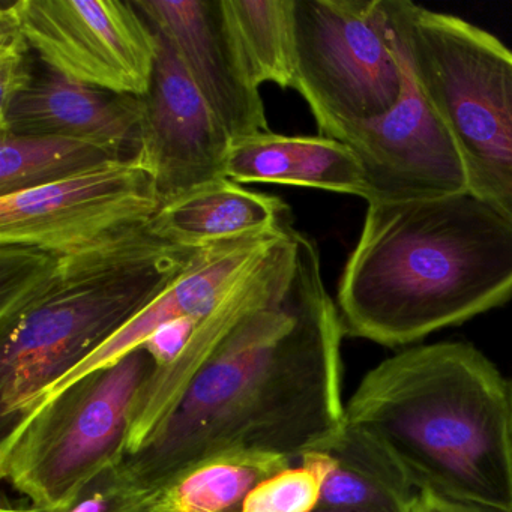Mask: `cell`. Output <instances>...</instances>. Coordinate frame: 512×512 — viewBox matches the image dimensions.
Segmentation results:
<instances>
[{"label": "cell", "mask_w": 512, "mask_h": 512, "mask_svg": "<svg viewBox=\"0 0 512 512\" xmlns=\"http://www.w3.org/2000/svg\"><path fill=\"white\" fill-rule=\"evenodd\" d=\"M134 157L124 149L68 137L0 133V197L50 187Z\"/></svg>", "instance_id": "obj_20"}, {"label": "cell", "mask_w": 512, "mask_h": 512, "mask_svg": "<svg viewBox=\"0 0 512 512\" xmlns=\"http://www.w3.org/2000/svg\"><path fill=\"white\" fill-rule=\"evenodd\" d=\"M160 208L154 179L137 155L50 187L0 197V245L80 250L142 229Z\"/></svg>", "instance_id": "obj_8"}, {"label": "cell", "mask_w": 512, "mask_h": 512, "mask_svg": "<svg viewBox=\"0 0 512 512\" xmlns=\"http://www.w3.org/2000/svg\"><path fill=\"white\" fill-rule=\"evenodd\" d=\"M296 77L320 136L344 143L397 106L407 67L385 0H296Z\"/></svg>", "instance_id": "obj_7"}, {"label": "cell", "mask_w": 512, "mask_h": 512, "mask_svg": "<svg viewBox=\"0 0 512 512\" xmlns=\"http://www.w3.org/2000/svg\"><path fill=\"white\" fill-rule=\"evenodd\" d=\"M413 487L512 512L511 391L470 344L413 347L370 371L346 404Z\"/></svg>", "instance_id": "obj_4"}, {"label": "cell", "mask_w": 512, "mask_h": 512, "mask_svg": "<svg viewBox=\"0 0 512 512\" xmlns=\"http://www.w3.org/2000/svg\"><path fill=\"white\" fill-rule=\"evenodd\" d=\"M154 496L119 463L95 476L64 505L41 512H151Z\"/></svg>", "instance_id": "obj_23"}, {"label": "cell", "mask_w": 512, "mask_h": 512, "mask_svg": "<svg viewBox=\"0 0 512 512\" xmlns=\"http://www.w3.org/2000/svg\"><path fill=\"white\" fill-rule=\"evenodd\" d=\"M290 227L292 226L268 235L220 242L194 251L187 268L164 292L100 349L95 350L82 364L56 382L37 404L50 400L83 377L110 367L128 353L145 346L146 341L161 326L184 317H194L197 320L205 317L271 251Z\"/></svg>", "instance_id": "obj_14"}, {"label": "cell", "mask_w": 512, "mask_h": 512, "mask_svg": "<svg viewBox=\"0 0 512 512\" xmlns=\"http://www.w3.org/2000/svg\"><path fill=\"white\" fill-rule=\"evenodd\" d=\"M343 145L361 163L367 203L410 202L467 193L454 139L409 68L397 106L358 128Z\"/></svg>", "instance_id": "obj_11"}, {"label": "cell", "mask_w": 512, "mask_h": 512, "mask_svg": "<svg viewBox=\"0 0 512 512\" xmlns=\"http://www.w3.org/2000/svg\"><path fill=\"white\" fill-rule=\"evenodd\" d=\"M292 460L263 452H233L202 461L155 491L151 512H242L248 494Z\"/></svg>", "instance_id": "obj_19"}, {"label": "cell", "mask_w": 512, "mask_h": 512, "mask_svg": "<svg viewBox=\"0 0 512 512\" xmlns=\"http://www.w3.org/2000/svg\"><path fill=\"white\" fill-rule=\"evenodd\" d=\"M152 31L157 37V58L148 91L140 97L139 157L164 206L200 185L226 178L232 137L188 76L170 41Z\"/></svg>", "instance_id": "obj_10"}, {"label": "cell", "mask_w": 512, "mask_h": 512, "mask_svg": "<svg viewBox=\"0 0 512 512\" xmlns=\"http://www.w3.org/2000/svg\"><path fill=\"white\" fill-rule=\"evenodd\" d=\"M509 391H511V410H512V385L509 386Z\"/></svg>", "instance_id": "obj_29"}, {"label": "cell", "mask_w": 512, "mask_h": 512, "mask_svg": "<svg viewBox=\"0 0 512 512\" xmlns=\"http://www.w3.org/2000/svg\"><path fill=\"white\" fill-rule=\"evenodd\" d=\"M395 46L448 127L467 191L512 226V50L490 32L385 0Z\"/></svg>", "instance_id": "obj_5"}, {"label": "cell", "mask_w": 512, "mask_h": 512, "mask_svg": "<svg viewBox=\"0 0 512 512\" xmlns=\"http://www.w3.org/2000/svg\"><path fill=\"white\" fill-rule=\"evenodd\" d=\"M343 335L319 248L299 232L290 283L221 341L166 421L125 455V472L155 493L218 455L263 452L293 461L325 451L344 428Z\"/></svg>", "instance_id": "obj_1"}, {"label": "cell", "mask_w": 512, "mask_h": 512, "mask_svg": "<svg viewBox=\"0 0 512 512\" xmlns=\"http://www.w3.org/2000/svg\"><path fill=\"white\" fill-rule=\"evenodd\" d=\"M296 0H223L254 85L293 88L296 77Z\"/></svg>", "instance_id": "obj_21"}, {"label": "cell", "mask_w": 512, "mask_h": 512, "mask_svg": "<svg viewBox=\"0 0 512 512\" xmlns=\"http://www.w3.org/2000/svg\"><path fill=\"white\" fill-rule=\"evenodd\" d=\"M37 55L11 4L0 10V109L32 79Z\"/></svg>", "instance_id": "obj_24"}, {"label": "cell", "mask_w": 512, "mask_h": 512, "mask_svg": "<svg viewBox=\"0 0 512 512\" xmlns=\"http://www.w3.org/2000/svg\"><path fill=\"white\" fill-rule=\"evenodd\" d=\"M316 512H382V511H340V509H317Z\"/></svg>", "instance_id": "obj_28"}, {"label": "cell", "mask_w": 512, "mask_h": 512, "mask_svg": "<svg viewBox=\"0 0 512 512\" xmlns=\"http://www.w3.org/2000/svg\"><path fill=\"white\" fill-rule=\"evenodd\" d=\"M412 512H503L497 509L485 508V506L473 505V503L460 502L440 496L430 490L418 491Z\"/></svg>", "instance_id": "obj_26"}, {"label": "cell", "mask_w": 512, "mask_h": 512, "mask_svg": "<svg viewBox=\"0 0 512 512\" xmlns=\"http://www.w3.org/2000/svg\"><path fill=\"white\" fill-rule=\"evenodd\" d=\"M194 251L146 226L58 253L0 245L2 431L145 310Z\"/></svg>", "instance_id": "obj_3"}, {"label": "cell", "mask_w": 512, "mask_h": 512, "mask_svg": "<svg viewBox=\"0 0 512 512\" xmlns=\"http://www.w3.org/2000/svg\"><path fill=\"white\" fill-rule=\"evenodd\" d=\"M290 226L280 197L247 190L227 178L215 179L161 206L146 224L149 235L184 250L280 232Z\"/></svg>", "instance_id": "obj_16"}, {"label": "cell", "mask_w": 512, "mask_h": 512, "mask_svg": "<svg viewBox=\"0 0 512 512\" xmlns=\"http://www.w3.org/2000/svg\"><path fill=\"white\" fill-rule=\"evenodd\" d=\"M332 469L322 488L319 509L412 512L418 490L371 437L344 424L325 449Z\"/></svg>", "instance_id": "obj_18"}, {"label": "cell", "mask_w": 512, "mask_h": 512, "mask_svg": "<svg viewBox=\"0 0 512 512\" xmlns=\"http://www.w3.org/2000/svg\"><path fill=\"white\" fill-rule=\"evenodd\" d=\"M331 469V455L310 452L301 458V466L287 467L260 482L248 494L242 512H316Z\"/></svg>", "instance_id": "obj_22"}, {"label": "cell", "mask_w": 512, "mask_h": 512, "mask_svg": "<svg viewBox=\"0 0 512 512\" xmlns=\"http://www.w3.org/2000/svg\"><path fill=\"white\" fill-rule=\"evenodd\" d=\"M298 235V230L290 227L271 251L197 322L179 358L169 367L157 368L134 406L125 455L139 451L166 421L184 397L197 371L236 325L290 283L298 265Z\"/></svg>", "instance_id": "obj_13"}, {"label": "cell", "mask_w": 512, "mask_h": 512, "mask_svg": "<svg viewBox=\"0 0 512 512\" xmlns=\"http://www.w3.org/2000/svg\"><path fill=\"white\" fill-rule=\"evenodd\" d=\"M140 347L14 421L0 443V475L38 508L67 503L127 454L134 406L157 371Z\"/></svg>", "instance_id": "obj_6"}, {"label": "cell", "mask_w": 512, "mask_h": 512, "mask_svg": "<svg viewBox=\"0 0 512 512\" xmlns=\"http://www.w3.org/2000/svg\"><path fill=\"white\" fill-rule=\"evenodd\" d=\"M226 178L236 184L317 188L364 199L361 163L343 143L328 137L260 133L232 140Z\"/></svg>", "instance_id": "obj_17"}, {"label": "cell", "mask_w": 512, "mask_h": 512, "mask_svg": "<svg viewBox=\"0 0 512 512\" xmlns=\"http://www.w3.org/2000/svg\"><path fill=\"white\" fill-rule=\"evenodd\" d=\"M199 320L194 317L173 320L167 325L161 326L151 338L145 343V349L151 353L158 368H166L172 365L179 358Z\"/></svg>", "instance_id": "obj_25"}, {"label": "cell", "mask_w": 512, "mask_h": 512, "mask_svg": "<svg viewBox=\"0 0 512 512\" xmlns=\"http://www.w3.org/2000/svg\"><path fill=\"white\" fill-rule=\"evenodd\" d=\"M0 512H41V508L35 505L16 506L8 502L7 497H4L2 505H0Z\"/></svg>", "instance_id": "obj_27"}, {"label": "cell", "mask_w": 512, "mask_h": 512, "mask_svg": "<svg viewBox=\"0 0 512 512\" xmlns=\"http://www.w3.org/2000/svg\"><path fill=\"white\" fill-rule=\"evenodd\" d=\"M14 13L35 55L53 70L107 91L142 97L157 37L121 0H16Z\"/></svg>", "instance_id": "obj_9"}, {"label": "cell", "mask_w": 512, "mask_h": 512, "mask_svg": "<svg viewBox=\"0 0 512 512\" xmlns=\"http://www.w3.org/2000/svg\"><path fill=\"white\" fill-rule=\"evenodd\" d=\"M512 298V226L467 193L368 203L338 284L344 335L404 346Z\"/></svg>", "instance_id": "obj_2"}, {"label": "cell", "mask_w": 512, "mask_h": 512, "mask_svg": "<svg viewBox=\"0 0 512 512\" xmlns=\"http://www.w3.org/2000/svg\"><path fill=\"white\" fill-rule=\"evenodd\" d=\"M142 100L77 82L38 59L28 85L0 109V133L58 136L140 152Z\"/></svg>", "instance_id": "obj_15"}, {"label": "cell", "mask_w": 512, "mask_h": 512, "mask_svg": "<svg viewBox=\"0 0 512 512\" xmlns=\"http://www.w3.org/2000/svg\"><path fill=\"white\" fill-rule=\"evenodd\" d=\"M133 5L170 41L232 140L271 131L259 88L224 16L223 0H133Z\"/></svg>", "instance_id": "obj_12"}]
</instances>
